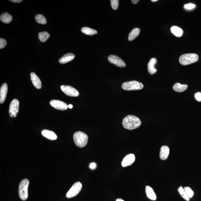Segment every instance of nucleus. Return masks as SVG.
Returning a JSON list of instances; mask_svg holds the SVG:
<instances>
[{
    "label": "nucleus",
    "mask_w": 201,
    "mask_h": 201,
    "mask_svg": "<svg viewBox=\"0 0 201 201\" xmlns=\"http://www.w3.org/2000/svg\"><path fill=\"white\" fill-rule=\"evenodd\" d=\"M96 165L95 163H92L90 164V167L91 169H94L96 168Z\"/></svg>",
    "instance_id": "obj_32"
},
{
    "label": "nucleus",
    "mask_w": 201,
    "mask_h": 201,
    "mask_svg": "<svg viewBox=\"0 0 201 201\" xmlns=\"http://www.w3.org/2000/svg\"><path fill=\"white\" fill-rule=\"evenodd\" d=\"M116 201H124V200L122 199L121 198H118L117 199Z\"/></svg>",
    "instance_id": "obj_36"
},
{
    "label": "nucleus",
    "mask_w": 201,
    "mask_h": 201,
    "mask_svg": "<svg viewBox=\"0 0 201 201\" xmlns=\"http://www.w3.org/2000/svg\"><path fill=\"white\" fill-rule=\"evenodd\" d=\"M61 89L66 95L72 97H76L79 95V92L72 86L69 85H62Z\"/></svg>",
    "instance_id": "obj_8"
},
{
    "label": "nucleus",
    "mask_w": 201,
    "mask_h": 201,
    "mask_svg": "<svg viewBox=\"0 0 201 201\" xmlns=\"http://www.w3.org/2000/svg\"><path fill=\"white\" fill-rule=\"evenodd\" d=\"M7 45V42L4 39L1 38L0 39V49H2L4 48Z\"/></svg>",
    "instance_id": "obj_29"
},
{
    "label": "nucleus",
    "mask_w": 201,
    "mask_h": 201,
    "mask_svg": "<svg viewBox=\"0 0 201 201\" xmlns=\"http://www.w3.org/2000/svg\"><path fill=\"white\" fill-rule=\"evenodd\" d=\"M140 30L139 28H135L131 31L128 35V40L129 41H132L135 39L139 35Z\"/></svg>",
    "instance_id": "obj_21"
},
{
    "label": "nucleus",
    "mask_w": 201,
    "mask_h": 201,
    "mask_svg": "<svg viewBox=\"0 0 201 201\" xmlns=\"http://www.w3.org/2000/svg\"><path fill=\"white\" fill-rule=\"evenodd\" d=\"M146 192L148 198L153 200H155L156 199V196L154 190L149 186L146 187Z\"/></svg>",
    "instance_id": "obj_18"
},
{
    "label": "nucleus",
    "mask_w": 201,
    "mask_h": 201,
    "mask_svg": "<svg viewBox=\"0 0 201 201\" xmlns=\"http://www.w3.org/2000/svg\"><path fill=\"white\" fill-rule=\"evenodd\" d=\"M81 31L82 33L85 34L86 35H96L98 33L96 30L87 27L82 28L81 29Z\"/></svg>",
    "instance_id": "obj_23"
},
{
    "label": "nucleus",
    "mask_w": 201,
    "mask_h": 201,
    "mask_svg": "<svg viewBox=\"0 0 201 201\" xmlns=\"http://www.w3.org/2000/svg\"><path fill=\"white\" fill-rule=\"evenodd\" d=\"M185 192L189 198H192L194 195L193 191L189 187H186L184 188Z\"/></svg>",
    "instance_id": "obj_27"
},
{
    "label": "nucleus",
    "mask_w": 201,
    "mask_h": 201,
    "mask_svg": "<svg viewBox=\"0 0 201 201\" xmlns=\"http://www.w3.org/2000/svg\"><path fill=\"white\" fill-rule=\"evenodd\" d=\"M198 56L197 54H186L180 56L179 58V62L181 65L186 66L198 62Z\"/></svg>",
    "instance_id": "obj_3"
},
{
    "label": "nucleus",
    "mask_w": 201,
    "mask_h": 201,
    "mask_svg": "<svg viewBox=\"0 0 201 201\" xmlns=\"http://www.w3.org/2000/svg\"><path fill=\"white\" fill-rule=\"evenodd\" d=\"M157 62V60L156 58H153L150 60L148 63V71L151 75H153L157 72V69L155 67Z\"/></svg>",
    "instance_id": "obj_14"
},
{
    "label": "nucleus",
    "mask_w": 201,
    "mask_h": 201,
    "mask_svg": "<svg viewBox=\"0 0 201 201\" xmlns=\"http://www.w3.org/2000/svg\"><path fill=\"white\" fill-rule=\"evenodd\" d=\"M73 140L76 146L79 148H83L87 144L88 136L87 134L82 132H77L73 134Z\"/></svg>",
    "instance_id": "obj_2"
},
{
    "label": "nucleus",
    "mask_w": 201,
    "mask_h": 201,
    "mask_svg": "<svg viewBox=\"0 0 201 201\" xmlns=\"http://www.w3.org/2000/svg\"><path fill=\"white\" fill-rule=\"evenodd\" d=\"M75 57V55L73 53H69L66 54L60 58L59 60V63L62 64L67 63L73 60Z\"/></svg>",
    "instance_id": "obj_16"
},
{
    "label": "nucleus",
    "mask_w": 201,
    "mask_h": 201,
    "mask_svg": "<svg viewBox=\"0 0 201 201\" xmlns=\"http://www.w3.org/2000/svg\"><path fill=\"white\" fill-rule=\"evenodd\" d=\"M188 88V85H182L179 83H177L173 86V89L177 92H182L186 90Z\"/></svg>",
    "instance_id": "obj_20"
},
{
    "label": "nucleus",
    "mask_w": 201,
    "mask_h": 201,
    "mask_svg": "<svg viewBox=\"0 0 201 201\" xmlns=\"http://www.w3.org/2000/svg\"><path fill=\"white\" fill-rule=\"evenodd\" d=\"M158 0H152L151 1L152 2H155L157 1Z\"/></svg>",
    "instance_id": "obj_37"
},
{
    "label": "nucleus",
    "mask_w": 201,
    "mask_h": 201,
    "mask_svg": "<svg viewBox=\"0 0 201 201\" xmlns=\"http://www.w3.org/2000/svg\"><path fill=\"white\" fill-rule=\"evenodd\" d=\"M0 19L3 23L8 24L12 21L13 17L9 13H5L2 14Z\"/></svg>",
    "instance_id": "obj_22"
},
{
    "label": "nucleus",
    "mask_w": 201,
    "mask_h": 201,
    "mask_svg": "<svg viewBox=\"0 0 201 201\" xmlns=\"http://www.w3.org/2000/svg\"><path fill=\"white\" fill-rule=\"evenodd\" d=\"M8 86L7 83H4L2 85L0 89V103L3 104L7 97Z\"/></svg>",
    "instance_id": "obj_12"
},
{
    "label": "nucleus",
    "mask_w": 201,
    "mask_h": 201,
    "mask_svg": "<svg viewBox=\"0 0 201 201\" xmlns=\"http://www.w3.org/2000/svg\"><path fill=\"white\" fill-rule=\"evenodd\" d=\"M142 122L139 118L133 115L126 116L122 120V124L127 129L132 130L139 127Z\"/></svg>",
    "instance_id": "obj_1"
},
{
    "label": "nucleus",
    "mask_w": 201,
    "mask_h": 201,
    "mask_svg": "<svg viewBox=\"0 0 201 201\" xmlns=\"http://www.w3.org/2000/svg\"><path fill=\"white\" fill-rule=\"evenodd\" d=\"M143 88V84L135 80L124 82L122 85V89L126 90H140Z\"/></svg>",
    "instance_id": "obj_5"
},
{
    "label": "nucleus",
    "mask_w": 201,
    "mask_h": 201,
    "mask_svg": "<svg viewBox=\"0 0 201 201\" xmlns=\"http://www.w3.org/2000/svg\"><path fill=\"white\" fill-rule=\"evenodd\" d=\"M30 77L34 86L37 89H41L42 87V84L38 76L34 72H32L30 74Z\"/></svg>",
    "instance_id": "obj_13"
},
{
    "label": "nucleus",
    "mask_w": 201,
    "mask_h": 201,
    "mask_svg": "<svg viewBox=\"0 0 201 201\" xmlns=\"http://www.w3.org/2000/svg\"><path fill=\"white\" fill-rule=\"evenodd\" d=\"M10 1L13 2L14 3H21L23 1L22 0H11V1Z\"/></svg>",
    "instance_id": "obj_33"
},
{
    "label": "nucleus",
    "mask_w": 201,
    "mask_h": 201,
    "mask_svg": "<svg viewBox=\"0 0 201 201\" xmlns=\"http://www.w3.org/2000/svg\"><path fill=\"white\" fill-rule=\"evenodd\" d=\"M29 184V181L27 179L22 180L19 187V195L20 198L24 201L28 198V188Z\"/></svg>",
    "instance_id": "obj_4"
},
{
    "label": "nucleus",
    "mask_w": 201,
    "mask_h": 201,
    "mask_svg": "<svg viewBox=\"0 0 201 201\" xmlns=\"http://www.w3.org/2000/svg\"><path fill=\"white\" fill-rule=\"evenodd\" d=\"M195 7V5L194 4L192 3H189L184 5V8H185L186 9H192L194 8Z\"/></svg>",
    "instance_id": "obj_31"
},
{
    "label": "nucleus",
    "mask_w": 201,
    "mask_h": 201,
    "mask_svg": "<svg viewBox=\"0 0 201 201\" xmlns=\"http://www.w3.org/2000/svg\"><path fill=\"white\" fill-rule=\"evenodd\" d=\"M19 102L17 99H14L10 104L9 113L12 118H15L17 116L19 109Z\"/></svg>",
    "instance_id": "obj_7"
},
{
    "label": "nucleus",
    "mask_w": 201,
    "mask_h": 201,
    "mask_svg": "<svg viewBox=\"0 0 201 201\" xmlns=\"http://www.w3.org/2000/svg\"><path fill=\"white\" fill-rule=\"evenodd\" d=\"M50 104L55 109L62 111L66 110L68 108L67 104L60 100H51L50 102Z\"/></svg>",
    "instance_id": "obj_10"
},
{
    "label": "nucleus",
    "mask_w": 201,
    "mask_h": 201,
    "mask_svg": "<svg viewBox=\"0 0 201 201\" xmlns=\"http://www.w3.org/2000/svg\"><path fill=\"white\" fill-rule=\"evenodd\" d=\"M171 31L176 37H182L183 33L182 30L177 26H174L171 28Z\"/></svg>",
    "instance_id": "obj_19"
},
{
    "label": "nucleus",
    "mask_w": 201,
    "mask_h": 201,
    "mask_svg": "<svg viewBox=\"0 0 201 201\" xmlns=\"http://www.w3.org/2000/svg\"><path fill=\"white\" fill-rule=\"evenodd\" d=\"M194 97L197 101L201 102V92H197L194 94Z\"/></svg>",
    "instance_id": "obj_30"
},
{
    "label": "nucleus",
    "mask_w": 201,
    "mask_h": 201,
    "mask_svg": "<svg viewBox=\"0 0 201 201\" xmlns=\"http://www.w3.org/2000/svg\"><path fill=\"white\" fill-rule=\"evenodd\" d=\"M50 37V35L47 32L43 31L39 33V38L40 41L45 42L47 41Z\"/></svg>",
    "instance_id": "obj_24"
},
{
    "label": "nucleus",
    "mask_w": 201,
    "mask_h": 201,
    "mask_svg": "<svg viewBox=\"0 0 201 201\" xmlns=\"http://www.w3.org/2000/svg\"><path fill=\"white\" fill-rule=\"evenodd\" d=\"M73 106L71 105V104H69V106H68V108H70V109H72V108H73Z\"/></svg>",
    "instance_id": "obj_35"
},
{
    "label": "nucleus",
    "mask_w": 201,
    "mask_h": 201,
    "mask_svg": "<svg viewBox=\"0 0 201 201\" xmlns=\"http://www.w3.org/2000/svg\"><path fill=\"white\" fill-rule=\"evenodd\" d=\"M42 135L48 139L51 140H55L57 139L56 134L52 131L44 130L41 132Z\"/></svg>",
    "instance_id": "obj_17"
},
{
    "label": "nucleus",
    "mask_w": 201,
    "mask_h": 201,
    "mask_svg": "<svg viewBox=\"0 0 201 201\" xmlns=\"http://www.w3.org/2000/svg\"><path fill=\"white\" fill-rule=\"evenodd\" d=\"M139 1V0H132V3L134 4L137 3Z\"/></svg>",
    "instance_id": "obj_34"
},
{
    "label": "nucleus",
    "mask_w": 201,
    "mask_h": 201,
    "mask_svg": "<svg viewBox=\"0 0 201 201\" xmlns=\"http://www.w3.org/2000/svg\"><path fill=\"white\" fill-rule=\"evenodd\" d=\"M178 192L179 193L180 196L182 197L184 200L187 201H189L190 200V198H188V196H187L186 194L184 189L181 186L178 189Z\"/></svg>",
    "instance_id": "obj_26"
},
{
    "label": "nucleus",
    "mask_w": 201,
    "mask_h": 201,
    "mask_svg": "<svg viewBox=\"0 0 201 201\" xmlns=\"http://www.w3.org/2000/svg\"><path fill=\"white\" fill-rule=\"evenodd\" d=\"M35 19L38 23L41 24H45L47 23V20L43 15L38 14L36 15Z\"/></svg>",
    "instance_id": "obj_25"
},
{
    "label": "nucleus",
    "mask_w": 201,
    "mask_h": 201,
    "mask_svg": "<svg viewBox=\"0 0 201 201\" xmlns=\"http://www.w3.org/2000/svg\"><path fill=\"white\" fill-rule=\"evenodd\" d=\"M111 4L112 8L114 10L117 9L118 5H119V1L118 0H111Z\"/></svg>",
    "instance_id": "obj_28"
},
{
    "label": "nucleus",
    "mask_w": 201,
    "mask_h": 201,
    "mask_svg": "<svg viewBox=\"0 0 201 201\" xmlns=\"http://www.w3.org/2000/svg\"><path fill=\"white\" fill-rule=\"evenodd\" d=\"M108 60L111 63L114 64L118 67L124 68L126 66L125 62L118 56L111 55L108 56Z\"/></svg>",
    "instance_id": "obj_9"
},
{
    "label": "nucleus",
    "mask_w": 201,
    "mask_h": 201,
    "mask_svg": "<svg viewBox=\"0 0 201 201\" xmlns=\"http://www.w3.org/2000/svg\"><path fill=\"white\" fill-rule=\"evenodd\" d=\"M170 154V149L166 146H163L160 149V156L161 160H165L168 158Z\"/></svg>",
    "instance_id": "obj_15"
},
{
    "label": "nucleus",
    "mask_w": 201,
    "mask_h": 201,
    "mask_svg": "<svg viewBox=\"0 0 201 201\" xmlns=\"http://www.w3.org/2000/svg\"><path fill=\"white\" fill-rule=\"evenodd\" d=\"M82 188V184L79 182L75 183L68 191L66 196L68 198H71L77 195Z\"/></svg>",
    "instance_id": "obj_6"
},
{
    "label": "nucleus",
    "mask_w": 201,
    "mask_h": 201,
    "mask_svg": "<svg viewBox=\"0 0 201 201\" xmlns=\"http://www.w3.org/2000/svg\"><path fill=\"white\" fill-rule=\"evenodd\" d=\"M135 160V156L133 154H129L126 156L122 160V167L128 166L131 165Z\"/></svg>",
    "instance_id": "obj_11"
}]
</instances>
